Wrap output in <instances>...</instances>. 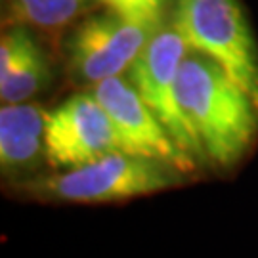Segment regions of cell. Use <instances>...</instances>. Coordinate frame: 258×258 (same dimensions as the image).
Returning <instances> with one entry per match:
<instances>
[{"mask_svg":"<svg viewBox=\"0 0 258 258\" xmlns=\"http://www.w3.org/2000/svg\"><path fill=\"white\" fill-rule=\"evenodd\" d=\"M176 96L207 161L230 168L249 153L258 107L220 63L189 48L178 69Z\"/></svg>","mask_w":258,"mask_h":258,"instance_id":"1","label":"cell"},{"mask_svg":"<svg viewBox=\"0 0 258 258\" xmlns=\"http://www.w3.org/2000/svg\"><path fill=\"white\" fill-rule=\"evenodd\" d=\"M185 172L166 163L113 151L86 165L27 182L31 194L65 203H117L185 182Z\"/></svg>","mask_w":258,"mask_h":258,"instance_id":"2","label":"cell"},{"mask_svg":"<svg viewBox=\"0 0 258 258\" xmlns=\"http://www.w3.org/2000/svg\"><path fill=\"white\" fill-rule=\"evenodd\" d=\"M172 21L187 46L220 63L258 107V48L239 0H176Z\"/></svg>","mask_w":258,"mask_h":258,"instance_id":"3","label":"cell"},{"mask_svg":"<svg viewBox=\"0 0 258 258\" xmlns=\"http://www.w3.org/2000/svg\"><path fill=\"white\" fill-rule=\"evenodd\" d=\"M161 23L163 19H134L111 8L84 18L65 40L73 81L94 86L128 71Z\"/></svg>","mask_w":258,"mask_h":258,"instance_id":"4","label":"cell"},{"mask_svg":"<svg viewBox=\"0 0 258 258\" xmlns=\"http://www.w3.org/2000/svg\"><path fill=\"white\" fill-rule=\"evenodd\" d=\"M189 46L174 21H165L157 27L146 48L128 69V81L144 98L157 119L165 124L178 148L197 163L207 161L194 130L187 124L176 96V77Z\"/></svg>","mask_w":258,"mask_h":258,"instance_id":"5","label":"cell"},{"mask_svg":"<svg viewBox=\"0 0 258 258\" xmlns=\"http://www.w3.org/2000/svg\"><path fill=\"white\" fill-rule=\"evenodd\" d=\"M44 146L48 165L63 170L122 151L109 113L92 92L75 94L48 113Z\"/></svg>","mask_w":258,"mask_h":258,"instance_id":"6","label":"cell"},{"mask_svg":"<svg viewBox=\"0 0 258 258\" xmlns=\"http://www.w3.org/2000/svg\"><path fill=\"white\" fill-rule=\"evenodd\" d=\"M92 94L109 113L124 153L155 159L182 172H194L197 161L178 148L165 124L157 119L136 86L124 77H111L94 84Z\"/></svg>","mask_w":258,"mask_h":258,"instance_id":"7","label":"cell"},{"mask_svg":"<svg viewBox=\"0 0 258 258\" xmlns=\"http://www.w3.org/2000/svg\"><path fill=\"white\" fill-rule=\"evenodd\" d=\"M52 65L44 48L27 25L4 29L0 42V98L2 103L27 102L52 83Z\"/></svg>","mask_w":258,"mask_h":258,"instance_id":"8","label":"cell"},{"mask_svg":"<svg viewBox=\"0 0 258 258\" xmlns=\"http://www.w3.org/2000/svg\"><path fill=\"white\" fill-rule=\"evenodd\" d=\"M48 113L38 103H2L0 109V166L4 176L35 172L46 161Z\"/></svg>","mask_w":258,"mask_h":258,"instance_id":"9","label":"cell"},{"mask_svg":"<svg viewBox=\"0 0 258 258\" xmlns=\"http://www.w3.org/2000/svg\"><path fill=\"white\" fill-rule=\"evenodd\" d=\"M100 0H6L10 16L27 27L55 31L96 10Z\"/></svg>","mask_w":258,"mask_h":258,"instance_id":"10","label":"cell"},{"mask_svg":"<svg viewBox=\"0 0 258 258\" xmlns=\"http://www.w3.org/2000/svg\"><path fill=\"white\" fill-rule=\"evenodd\" d=\"M111 10L124 14L128 18L144 21H161L163 10L168 0H100Z\"/></svg>","mask_w":258,"mask_h":258,"instance_id":"11","label":"cell"}]
</instances>
